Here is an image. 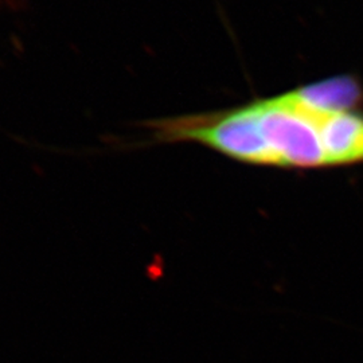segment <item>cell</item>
Here are the masks:
<instances>
[{"instance_id":"6da1fadb","label":"cell","mask_w":363,"mask_h":363,"mask_svg":"<svg viewBox=\"0 0 363 363\" xmlns=\"http://www.w3.org/2000/svg\"><path fill=\"white\" fill-rule=\"evenodd\" d=\"M140 125L150 130L148 138L128 144L130 148L198 143L244 163L276 166L261 130L256 101L225 111L145 120Z\"/></svg>"},{"instance_id":"7a4b0ae2","label":"cell","mask_w":363,"mask_h":363,"mask_svg":"<svg viewBox=\"0 0 363 363\" xmlns=\"http://www.w3.org/2000/svg\"><path fill=\"white\" fill-rule=\"evenodd\" d=\"M259 124L276 166L322 167L328 166L319 130V117L298 105L288 93L256 100Z\"/></svg>"},{"instance_id":"3957f363","label":"cell","mask_w":363,"mask_h":363,"mask_svg":"<svg viewBox=\"0 0 363 363\" xmlns=\"http://www.w3.org/2000/svg\"><path fill=\"white\" fill-rule=\"evenodd\" d=\"M288 94L303 108L316 115L362 112V82L351 74L327 78L304 85Z\"/></svg>"},{"instance_id":"277c9868","label":"cell","mask_w":363,"mask_h":363,"mask_svg":"<svg viewBox=\"0 0 363 363\" xmlns=\"http://www.w3.org/2000/svg\"><path fill=\"white\" fill-rule=\"evenodd\" d=\"M319 130L328 166L362 162V112L322 115L319 117Z\"/></svg>"}]
</instances>
